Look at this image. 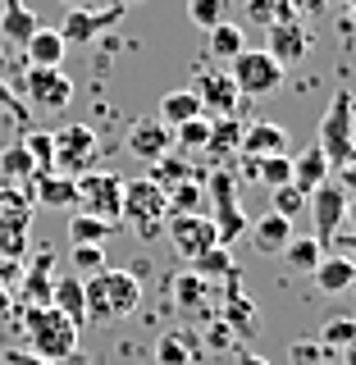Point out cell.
<instances>
[{
	"instance_id": "obj_35",
	"label": "cell",
	"mask_w": 356,
	"mask_h": 365,
	"mask_svg": "<svg viewBox=\"0 0 356 365\" xmlns=\"http://www.w3.org/2000/svg\"><path fill=\"white\" fill-rule=\"evenodd\" d=\"M197 114H201V101L192 96V91H169V96L156 106V119L165 123V128H178V123L197 119Z\"/></svg>"
},
{
	"instance_id": "obj_50",
	"label": "cell",
	"mask_w": 356,
	"mask_h": 365,
	"mask_svg": "<svg viewBox=\"0 0 356 365\" xmlns=\"http://www.w3.org/2000/svg\"><path fill=\"white\" fill-rule=\"evenodd\" d=\"M0 110H9V114H19V96L9 91V83L0 78Z\"/></svg>"
},
{
	"instance_id": "obj_48",
	"label": "cell",
	"mask_w": 356,
	"mask_h": 365,
	"mask_svg": "<svg viewBox=\"0 0 356 365\" xmlns=\"http://www.w3.org/2000/svg\"><path fill=\"white\" fill-rule=\"evenodd\" d=\"M338 169V182H342V192H347V197H356V151L342 160V165H334Z\"/></svg>"
},
{
	"instance_id": "obj_39",
	"label": "cell",
	"mask_w": 356,
	"mask_h": 365,
	"mask_svg": "<svg viewBox=\"0 0 356 365\" xmlns=\"http://www.w3.org/2000/svg\"><path fill=\"white\" fill-rule=\"evenodd\" d=\"M169 137H174V151H205L210 119H205V114H197V119H188V123H178V128H169Z\"/></svg>"
},
{
	"instance_id": "obj_13",
	"label": "cell",
	"mask_w": 356,
	"mask_h": 365,
	"mask_svg": "<svg viewBox=\"0 0 356 365\" xmlns=\"http://www.w3.org/2000/svg\"><path fill=\"white\" fill-rule=\"evenodd\" d=\"M23 91H28V101L37 110H64L68 101H73V78H68L64 68H32L28 64Z\"/></svg>"
},
{
	"instance_id": "obj_38",
	"label": "cell",
	"mask_w": 356,
	"mask_h": 365,
	"mask_svg": "<svg viewBox=\"0 0 356 365\" xmlns=\"http://www.w3.org/2000/svg\"><path fill=\"white\" fill-rule=\"evenodd\" d=\"M315 342H320L325 351H334V356H338L342 347H352V342H356V319H352V315H334V319H325Z\"/></svg>"
},
{
	"instance_id": "obj_56",
	"label": "cell",
	"mask_w": 356,
	"mask_h": 365,
	"mask_svg": "<svg viewBox=\"0 0 356 365\" xmlns=\"http://www.w3.org/2000/svg\"><path fill=\"white\" fill-rule=\"evenodd\" d=\"M279 5H288V9H306L311 0H279Z\"/></svg>"
},
{
	"instance_id": "obj_42",
	"label": "cell",
	"mask_w": 356,
	"mask_h": 365,
	"mask_svg": "<svg viewBox=\"0 0 356 365\" xmlns=\"http://www.w3.org/2000/svg\"><path fill=\"white\" fill-rule=\"evenodd\" d=\"M19 142L28 146L32 160H37V174H51V169H55V142H51V133H23Z\"/></svg>"
},
{
	"instance_id": "obj_23",
	"label": "cell",
	"mask_w": 356,
	"mask_h": 365,
	"mask_svg": "<svg viewBox=\"0 0 356 365\" xmlns=\"http://www.w3.org/2000/svg\"><path fill=\"white\" fill-rule=\"evenodd\" d=\"M201 338L192 329H165L156 338V365H197Z\"/></svg>"
},
{
	"instance_id": "obj_40",
	"label": "cell",
	"mask_w": 356,
	"mask_h": 365,
	"mask_svg": "<svg viewBox=\"0 0 356 365\" xmlns=\"http://www.w3.org/2000/svg\"><path fill=\"white\" fill-rule=\"evenodd\" d=\"M270 210L283 215V220H297L306 210V192L293 187V182H279V187H270Z\"/></svg>"
},
{
	"instance_id": "obj_8",
	"label": "cell",
	"mask_w": 356,
	"mask_h": 365,
	"mask_svg": "<svg viewBox=\"0 0 356 365\" xmlns=\"http://www.w3.org/2000/svg\"><path fill=\"white\" fill-rule=\"evenodd\" d=\"M55 142V174H87L96 169V155H101V142H96V128L91 123H64L60 133H51Z\"/></svg>"
},
{
	"instance_id": "obj_32",
	"label": "cell",
	"mask_w": 356,
	"mask_h": 365,
	"mask_svg": "<svg viewBox=\"0 0 356 365\" xmlns=\"http://www.w3.org/2000/svg\"><path fill=\"white\" fill-rule=\"evenodd\" d=\"M205 51H210V60H233L238 51H247V32L243 23H215V28H205Z\"/></svg>"
},
{
	"instance_id": "obj_55",
	"label": "cell",
	"mask_w": 356,
	"mask_h": 365,
	"mask_svg": "<svg viewBox=\"0 0 356 365\" xmlns=\"http://www.w3.org/2000/svg\"><path fill=\"white\" fill-rule=\"evenodd\" d=\"M106 5H114V0H83V9H106Z\"/></svg>"
},
{
	"instance_id": "obj_60",
	"label": "cell",
	"mask_w": 356,
	"mask_h": 365,
	"mask_svg": "<svg viewBox=\"0 0 356 365\" xmlns=\"http://www.w3.org/2000/svg\"><path fill=\"white\" fill-rule=\"evenodd\" d=\"M347 9H356V0H347Z\"/></svg>"
},
{
	"instance_id": "obj_51",
	"label": "cell",
	"mask_w": 356,
	"mask_h": 365,
	"mask_svg": "<svg viewBox=\"0 0 356 365\" xmlns=\"http://www.w3.org/2000/svg\"><path fill=\"white\" fill-rule=\"evenodd\" d=\"M233 365H274V361H265L260 351H233Z\"/></svg>"
},
{
	"instance_id": "obj_33",
	"label": "cell",
	"mask_w": 356,
	"mask_h": 365,
	"mask_svg": "<svg viewBox=\"0 0 356 365\" xmlns=\"http://www.w3.org/2000/svg\"><path fill=\"white\" fill-rule=\"evenodd\" d=\"M110 233H114V224L96 220V215H87V210L68 215V247H106Z\"/></svg>"
},
{
	"instance_id": "obj_9",
	"label": "cell",
	"mask_w": 356,
	"mask_h": 365,
	"mask_svg": "<svg viewBox=\"0 0 356 365\" xmlns=\"http://www.w3.org/2000/svg\"><path fill=\"white\" fill-rule=\"evenodd\" d=\"M228 78H233L238 96H265L283 83V64L274 60L270 51H238L233 60H228Z\"/></svg>"
},
{
	"instance_id": "obj_2",
	"label": "cell",
	"mask_w": 356,
	"mask_h": 365,
	"mask_svg": "<svg viewBox=\"0 0 356 365\" xmlns=\"http://www.w3.org/2000/svg\"><path fill=\"white\" fill-rule=\"evenodd\" d=\"M205 197H210V224H215L220 247H233L251 224L247 210H243V192H238V169L215 165L210 174H205Z\"/></svg>"
},
{
	"instance_id": "obj_49",
	"label": "cell",
	"mask_w": 356,
	"mask_h": 365,
	"mask_svg": "<svg viewBox=\"0 0 356 365\" xmlns=\"http://www.w3.org/2000/svg\"><path fill=\"white\" fill-rule=\"evenodd\" d=\"M334 242H338V251H342L347 260H356V228H338Z\"/></svg>"
},
{
	"instance_id": "obj_21",
	"label": "cell",
	"mask_w": 356,
	"mask_h": 365,
	"mask_svg": "<svg viewBox=\"0 0 356 365\" xmlns=\"http://www.w3.org/2000/svg\"><path fill=\"white\" fill-rule=\"evenodd\" d=\"M51 306L68 319V324L83 329V324H87V292H83V279H78V274H55V283H51Z\"/></svg>"
},
{
	"instance_id": "obj_25",
	"label": "cell",
	"mask_w": 356,
	"mask_h": 365,
	"mask_svg": "<svg viewBox=\"0 0 356 365\" xmlns=\"http://www.w3.org/2000/svg\"><path fill=\"white\" fill-rule=\"evenodd\" d=\"M247 233H251V247H256L260 256H274V251L288 247V237H293V220H283V215L265 210L260 220H251V224H247Z\"/></svg>"
},
{
	"instance_id": "obj_4",
	"label": "cell",
	"mask_w": 356,
	"mask_h": 365,
	"mask_svg": "<svg viewBox=\"0 0 356 365\" xmlns=\"http://www.w3.org/2000/svg\"><path fill=\"white\" fill-rule=\"evenodd\" d=\"M23 329H28V351H37L46 361H60L78 347V324H68L55 306H32V311H23Z\"/></svg>"
},
{
	"instance_id": "obj_3",
	"label": "cell",
	"mask_w": 356,
	"mask_h": 365,
	"mask_svg": "<svg viewBox=\"0 0 356 365\" xmlns=\"http://www.w3.org/2000/svg\"><path fill=\"white\" fill-rule=\"evenodd\" d=\"M123 215H128L133 233L142 242H156L165 233V220H169V201H165V187L156 178H123Z\"/></svg>"
},
{
	"instance_id": "obj_41",
	"label": "cell",
	"mask_w": 356,
	"mask_h": 365,
	"mask_svg": "<svg viewBox=\"0 0 356 365\" xmlns=\"http://www.w3.org/2000/svg\"><path fill=\"white\" fill-rule=\"evenodd\" d=\"M256 182H265V187H279V182H293V155H265L256 160Z\"/></svg>"
},
{
	"instance_id": "obj_53",
	"label": "cell",
	"mask_w": 356,
	"mask_h": 365,
	"mask_svg": "<svg viewBox=\"0 0 356 365\" xmlns=\"http://www.w3.org/2000/svg\"><path fill=\"white\" fill-rule=\"evenodd\" d=\"M9 311H14V292L0 288V315H9Z\"/></svg>"
},
{
	"instance_id": "obj_44",
	"label": "cell",
	"mask_w": 356,
	"mask_h": 365,
	"mask_svg": "<svg viewBox=\"0 0 356 365\" xmlns=\"http://www.w3.org/2000/svg\"><path fill=\"white\" fill-rule=\"evenodd\" d=\"M188 19L197 28H215L228 19V0H188Z\"/></svg>"
},
{
	"instance_id": "obj_11",
	"label": "cell",
	"mask_w": 356,
	"mask_h": 365,
	"mask_svg": "<svg viewBox=\"0 0 356 365\" xmlns=\"http://www.w3.org/2000/svg\"><path fill=\"white\" fill-rule=\"evenodd\" d=\"M51 283H55V251H37L28 256L19 283H14V311H32V306H51Z\"/></svg>"
},
{
	"instance_id": "obj_24",
	"label": "cell",
	"mask_w": 356,
	"mask_h": 365,
	"mask_svg": "<svg viewBox=\"0 0 356 365\" xmlns=\"http://www.w3.org/2000/svg\"><path fill=\"white\" fill-rule=\"evenodd\" d=\"M169 302H174L183 315H197V311L205 315L210 311V283L197 279L192 269H178L174 279H169Z\"/></svg>"
},
{
	"instance_id": "obj_29",
	"label": "cell",
	"mask_w": 356,
	"mask_h": 365,
	"mask_svg": "<svg viewBox=\"0 0 356 365\" xmlns=\"http://www.w3.org/2000/svg\"><path fill=\"white\" fill-rule=\"evenodd\" d=\"M192 265V274H197V279H205V283H224V279H233L238 274V260H233V247H205L201 256H192L188 260Z\"/></svg>"
},
{
	"instance_id": "obj_36",
	"label": "cell",
	"mask_w": 356,
	"mask_h": 365,
	"mask_svg": "<svg viewBox=\"0 0 356 365\" xmlns=\"http://www.w3.org/2000/svg\"><path fill=\"white\" fill-rule=\"evenodd\" d=\"M192 174H201V169L188 165V151H165L160 160H151V174H146V178H156L160 187H174V182L192 178Z\"/></svg>"
},
{
	"instance_id": "obj_28",
	"label": "cell",
	"mask_w": 356,
	"mask_h": 365,
	"mask_svg": "<svg viewBox=\"0 0 356 365\" xmlns=\"http://www.w3.org/2000/svg\"><path fill=\"white\" fill-rule=\"evenodd\" d=\"M325 178H334V165H329V155L320 151V142H311L302 155H293V187L311 192V187H320Z\"/></svg>"
},
{
	"instance_id": "obj_47",
	"label": "cell",
	"mask_w": 356,
	"mask_h": 365,
	"mask_svg": "<svg viewBox=\"0 0 356 365\" xmlns=\"http://www.w3.org/2000/svg\"><path fill=\"white\" fill-rule=\"evenodd\" d=\"M0 365H55V361L37 356V351H28V347H14V351H5V356H0Z\"/></svg>"
},
{
	"instance_id": "obj_19",
	"label": "cell",
	"mask_w": 356,
	"mask_h": 365,
	"mask_svg": "<svg viewBox=\"0 0 356 365\" xmlns=\"http://www.w3.org/2000/svg\"><path fill=\"white\" fill-rule=\"evenodd\" d=\"M32 187V201L46 205V210H78V178H68V174H37L28 182Z\"/></svg>"
},
{
	"instance_id": "obj_20",
	"label": "cell",
	"mask_w": 356,
	"mask_h": 365,
	"mask_svg": "<svg viewBox=\"0 0 356 365\" xmlns=\"http://www.w3.org/2000/svg\"><path fill=\"white\" fill-rule=\"evenodd\" d=\"M288 151V133L279 128V123H243V146H238V155H251V160H265V155H283Z\"/></svg>"
},
{
	"instance_id": "obj_7",
	"label": "cell",
	"mask_w": 356,
	"mask_h": 365,
	"mask_svg": "<svg viewBox=\"0 0 356 365\" xmlns=\"http://www.w3.org/2000/svg\"><path fill=\"white\" fill-rule=\"evenodd\" d=\"M78 210L96 215L106 224L123 220V178L110 174V169H87L78 174Z\"/></svg>"
},
{
	"instance_id": "obj_37",
	"label": "cell",
	"mask_w": 356,
	"mask_h": 365,
	"mask_svg": "<svg viewBox=\"0 0 356 365\" xmlns=\"http://www.w3.org/2000/svg\"><path fill=\"white\" fill-rule=\"evenodd\" d=\"M325 251H329V247H325V242H320V237H297V233H293V237H288V247H283V251H279V256H283V260H288V265H293V269H302V274H311V269L320 265V256H325Z\"/></svg>"
},
{
	"instance_id": "obj_34",
	"label": "cell",
	"mask_w": 356,
	"mask_h": 365,
	"mask_svg": "<svg viewBox=\"0 0 356 365\" xmlns=\"http://www.w3.org/2000/svg\"><path fill=\"white\" fill-rule=\"evenodd\" d=\"M0 178L14 182V187H23V182L37 178V160L28 155V146H23V142H9L5 151H0Z\"/></svg>"
},
{
	"instance_id": "obj_18",
	"label": "cell",
	"mask_w": 356,
	"mask_h": 365,
	"mask_svg": "<svg viewBox=\"0 0 356 365\" xmlns=\"http://www.w3.org/2000/svg\"><path fill=\"white\" fill-rule=\"evenodd\" d=\"M220 319L233 329L238 338H251V334H256V306H251V297L243 292V274L224 279V311H220Z\"/></svg>"
},
{
	"instance_id": "obj_43",
	"label": "cell",
	"mask_w": 356,
	"mask_h": 365,
	"mask_svg": "<svg viewBox=\"0 0 356 365\" xmlns=\"http://www.w3.org/2000/svg\"><path fill=\"white\" fill-rule=\"evenodd\" d=\"M68 265H73L78 279H91V274L106 269V247H73L68 251Z\"/></svg>"
},
{
	"instance_id": "obj_17",
	"label": "cell",
	"mask_w": 356,
	"mask_h": 365,
	"mask_svg": "<svg viewBox=\"0 0 356 365\" xmlns=\"http://www.w3.org/2000/svg\"><path fill=\"white\" fill-rule=\"evenodd\" d=\"M311 283L320 297H342L347 288H356V260H347L342 251H334V256H320V265L311 269Z\"/></svg>"
},
{
	"instance_id": "obj_14",
	"label": "cell",
	"mask_w": 356,
	"mask_h": 365,
	"mask_svg": "<svg viewBox=\"0 0 356 365\" xmlns=\"http://www.w3.org/2000/svg\"><path fill=\"white\" fill-rule=\"evenodd\" d=\"M192 96L201 101V114H205V119H220V114H238V106H243V96H238L233 78L220 73V68H201L197 83H192Z\"/></svg>"
},
{
	"instance_id": "obj_52",
	"label": "cell",
	"mask_w": 356,
	"mask_h": 365,
	"mask_svg": "<svg viewBox=\"0 0 356 365\" xmlns=\"http://www.w3.org/2000/svg\"><path fill=\"white\" fill-rule=\"evenodd\" d=\"M55 365H87V356H83V351L73 347V351H68V356H60V361H55Z\"/></svg>"
},
{
	"instance_id": "obj_58",
	"label": "cell",
	"mask_w": 356,
	"mask_h": 365,
	"mask_svg": "<svg viewBox=\"0 0 356 365\" xmlns=\"http://www.w3.org/2000/svg\"><path fill=\"white\" fill-rule=\"evenodd\" d=\"M64 5H68V9H73V5H83V0H64Z\"/></svg>"
},
{
	"instance_id": "obj_5",
	"label": "cell",
	"mask_w": 356,
	"mask_h": 365,
	"mask_svg": "<svg viewBox=\"0 0 356 365\" xmlns=\"http://www.w3.org/2000/svg\"><path fill=\"white\" fill-rule=\"evenodd\" d=\"M315 142H320V151L329 155V165H342V160L356 151V101H352L347 87L334 91L325 119H320V137H315Z\"/></svg>"
},
{
	"instance_id": "obj_54",
	"label": "cell",
	"mask_w": 356,
	"mask_h": 365,
	"mask_svg": "<svg viewBox=\"0 0 356 365\" xmlns=\"http://www.w3.org/2000/svg\"><path fill=\"white\" fill-rule=\"evenodd\" d=\"M338 365H356V342H352V347H342V351H338Z\"/></svg>"
},
{
	"instance_id": "obj_46",
	"label": "cell",
	"mask_w": 356,
	"mask_h": 365,
	"mask_svg": "<svg viewBox=\"0 0 356 365\" xmlns=\"http://www.w3.org/2000/svg\"><path fill=\"white\" fill-rule=\"evenodd\" d=\"M288 356H293V365H325L329 351L320 347V342H293V347H288Z\"/></svg>"
},
{
	"instance_id": "obj_45",
	"label": "cell",
	"mask_w": 356,
	"mask_h": 365,
	"mask_svg": "<svg viewBox=\"0 0 356 365\" xmlns=\"http://www.w3.org/2000/svg\"><path fill=\"white\" fill-rule=\"evenodd\" d=\"M205 347H210V351H233L238 334L224 324V319H210V329H205Z\"/></svg>"
},
{
	"instance_id": "obj_12",
	"label": "cell",
	"mask_w": 356,
	"mask_h": 365,
	"mask_svg": "<svg viewBox=\"0 0 356 365\" xmlns=\"http://www.w3.org/2000/svg\"><path fill=\"white\" fill-rule=\"evenodd\" d=\"M123 9H128V5H119V0H114V5H106V9H83V5H73V9L64 14V28H60L64 46H91L106 28H114V23L123 19Z\"/></svg>"
},
{
	"instance_id": "obj_59",
	"label": "cell",
	"mask_w": 356,
	"mask_h": 365,
	"mask_svg": "<svg viewBox=\"0 0 356 365\" xmlns=\"http://www.w3.org/2000/svg\"><path fill=\"white\" fill-rule=\"evenodd\" d=\"M119 5H137V0H119Z\"/></svg>"
},
{
	"instance_id": "obj_10",
	"label": "cell",
	"mask_w": 356,
	"mask_h": 365,
	"mask_svg": "<svg viewBox=\"0 0 356 365\" xmlns=\"http://www.w3.org/2000/svg\"><path fill=\"white\" fill-rule=\"evenodd\" d=\"M306 205H311V215H315V237L320 242H334V233L342 228V220H347V192H342V182L338 178H325L320 187L306 192Z\"/></svg>"
},
{
	"instance_id": "obj_30",
	"label": "cell",
	"mask_w": 356,
	"mask_h": 365,
	"mask_svg": "<svg viewBox=\"0 0 356 365\" xmlns=\"http://www.w3.org/2000/svg\"><path fill=\"white\" fill-rule=\"evenodd\" d=\"M37 28H41V19L32 14L23 0H5V14H0V41H5V46H23Z\"/></svg>"
},
{
	"instance_id": "obj_22",
	"label": "cell",
	"mask_w": 356,
	"mask_h": 365,
	"mask_svg": "<svg viewBox=\"0 0 356 365\" xmlns=\"http://www.w3.org/2000/svg\"><path fill=\"white\" fill-rule=\"evenodd\" d=\"M128 151L151 165V160H160L165 151H174V137H169V128L160 119H142V123L128 128Z\"/></svg>"
},
{
	"instance_id": "obj_1",
	"label": "cell",
	"mask_w": 356,
	"mask_h": 365,
	"mask_svg": "<svg viewBox=\"0 0 356 365\" xmlns=\"http://www.w3.org/2000/svg\"><path fill=\"white\" fill-rule=\"evenodd\" d=\"M83 292H87V319H123L137 311L142 302V279L133 269H101L83 279Z\"/></svg>"
},
{
	"instance_id": "obj_15",
	"label": "cell",
	"mask_w": 356,
	"mask_h": 365,
	"mask_svg": "<svg viewBox=\"0 0 356 365\" xmlns=\"http://www.w3.org/2000/svg\"><path fill=\"white\" fill-rule=\"evenodd\" d=\"M165 233H169V242H174V251H178L183 260L201 256L205 247L220 242V237H215L210 215H169V220H165Z\"/></svg>"
},
{
	"instance_id": "obj_26",
	"label": "cell",
	"mask_w": 356,
	"mask_h": 365,
	"mask_svg": "<svg viewBox=\"0 0 356 365\" xmlns=\"http://www.w3.org/2000/svg\"><path fill=\"white\" fill-rule=\"evenodd\" d=\"M64 37L55 28H37L28 41H23V60H28L32 68H60L64 64Z\"/></svg>"
},
{
	"instance_id": "obj_16",
	"label": "cell",
	"mask_w": 356,
	"mask_h": 365,
	"mask_svg": "<svg viewBox=\"0 0 356 365\" xmlns=\"http://www.w3.org/2000/svg\"><path fill=\"white\" fill-rule=\"evenodd\" d=\"M265 37H270V46H265V51L274 55V60H279L283 68H288V64H297V60H306V51H311V32H306L302 28V23H297L293 14H283V19H274L270 23V28H265Z\"/></svg>"
},
{
	"instance_id": "obj_31",
	"label": "cell",
	"mask_w": 356,
	"mask_h": 365,
	"mask_svg": "<svg viewBox=\"0 0 356 365\" xmlns=\"http://www.w3.org/2000/svg\"><path fill=\"white\" fill-rule=\"evenodd\" d=\"M201 197H205V169L192 178L174 182V187H165V201H169V215H205L201 210Z\"/></svg>"
},
{
	"instance_id": "obj_57",
	"label": "cell",
	"mask_w": 356,
	"mask_h": 365,
	"mask_svg": "<svg viewBox=\"0 0 356 365\" xmlns=\"http://www.w3.org/2000/svg\"><path fill=\"white\" fill-rule=\"evenodd\" d=\"M347 220H352V228H356V197H347Z\"/></svg>"
},
{
	"instance_id": "obj_61",
	"label": "cell",
	"mask_w": 356,
	"mask_h": 365,
	"mask_svg": "<svg viewBox=\"0 0 356 365\" xmlns=\"http://www.w3.org/2000/svg\"><path fill=\"white\" fill-rule=\"evenodd\" d=\"M352 23H356V9H352Z\"/></svg>"
},
{
	"instance_id": "obj_6",
	"label": "cell",
	"mask_w": 356,
	"mask_h": 365,
	"mask_svg": "<svg viewBox=\"0 0 356 365\" xmlns=\"http://www.w3.org/2000/svg\"><path fill=\"white\" fill-rule=\"evenodd\" d=\"M28 228H32V201L14 182H0V260L28 256Z\"/></svg>"
},
{
	"instance_id": "obj_27",
	"label": "cell",
	"mask_w": 356,
	"mask_h": 365,
	"mask_svg": "<svg viewBox=\"0 0 356 365\" xmlns=\"http://www.w3.org/2000/svg\"><path fill=\"white\" fill-rule=\"evenodd\" d=\"M238 146H243V119H238V114H220V119H210L205 155H210L215 165H224L228 155H238Z\"/></svg>"
}]
</instances>
